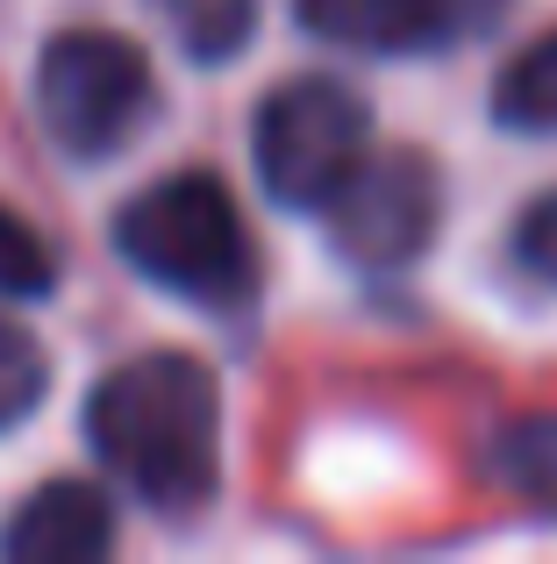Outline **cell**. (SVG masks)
<instances>
[{
  "label": "cell",
  "mask_w": 557,
  "mask_h": 564,
  "mask_svg": "<svg viewBox=\"0 0 557 564\" xmlns=\"http://www.w3.org/2000/svg\"><path fill=\"white\" fill-rule=\"evenodd\" d=\"M114 243L143 279L200 307H237L258 272L251 229H243L229 186L208 172H179V180H157L151 193H136L114 221Z\"/></svg>",
  "instance_id": "7a4b0ae2"
},
{
  "label": "cell",
  "mask_w": 557,
  "mask_h": 564,
  "mask_svg": "<svg viewBox=\"0 0 557 564\" xmlns=\"http://www.w3.org/2000/svg\"><path fill=\"white\" fill-rule=\"evenodd\" d=\"M493 115H501L507 129H557V36L529 43V51L515 57V65L501 72V94H493Z\"/></svg>",
  "instance_id": "30bf717a"
},
{
  "label": "cell",
  "mask_w": 557,
  "mask_h": 564,
  "mask_svg": "<svg viewBox=\"0 0 557 564\" xmlns=\"http://www.w3.org/2000/svg\"><path fill=\"white\" fill-rule=\"evenodd\" d=\"M364 143H372L364 100L336 79H286L251 129L258 180L286 207H329L336 186L364 165Z\"/></svg>",
  "instance_id": "277c9868"
},
{
  "label": "cell",
  "mask_w": 557,
  "mask_h": 564,
  "mask_svg": "<svg viewBox=\"0 0 557 564\" xmlns=\"http://www.w3.org/2000/svg\"><path fill=\"white\" fill-rule=\"evenodd\" d=\"M507 14V0H301V22L336 51L393 57V51H436V43L487 36Z\"/></svg>",
  "instance_id": "8992f818"
},
{
  "label": "cell",
  "mask_w": 557,
  "mask_h": 564,
  "mask_svg": "<svg viewBox=\"0 0 557 564\" xmlns=\"http://www.w3.org/2000/svg\"><path fill=\"white\" fill-rule=\"evenodd\" d=\"M515 258H522V272H536L544 286H557V193H550V200H536L529 215H522Z\"/></svg>",
  "instance_id": "4fadbf2b"
},
{
  "label": "cell",
  "mask_w": 557,
  "mask_h": 564,
  "mask_svg": "<svg viewBox=\"0 0 557 564\" xmlns=\"http://www.w3.org/2000/svg\"><path fill=\"white\" fill-rule=\"evenodd\" d=\"M57 286V258L14 207H0V293H51Z\"/></svg>",
  "instance_id": "8fae6325"
},
{
  "label": "cell",
  "mask_w": 557,
  "mask_h": 564,
  "mask_svg": "<svg viewBox=\"0 0 557 564\" xmlns=\"http://www.w3.org/2000/svg\"><path fill=\"white\" fill-rule=\"evenodd\" d=\"M436 172L422 151H393V158H364L329 200V229H336V250L364 272H401L429 250L436 236Z\"/></svg>",
  "instance_id": "5b68a950"
},
{
  "label": "cell",
  "mask_w": 557,
  "mask_h": 564,
  "mask_svg": "<svg viewBox=\"0 0 557 564\" xmlns=\"http://www.w3.org/2000/svg\"><path fill=\"white\" fill-rule=\"evenodd\" d=\"M36 108L65 158H114L143 137L157 108V79L143 51L108 29H65L36 65Z\"/></svg>",
  "instance_id": "3957f363"
},
{
  "label": "cell",
  "mask_w": 557,
  "mask_h": 564,
  "mask_svg": "<svg viewBox=\"0 0 557 564\" xmlns=\"http://www.w3.org/2000/svg\"><path fill=\"white\" fill-rule=\"evenodd\" d=\"M86 436L143 500L194 508L215 486V379L179 350L114 365L86 400Z\"/></svg>",
  "instance_id": "6da1fadb"
},
{
  "label": "cell",
  "mask_w": 557,
  "mask_h": 564,
  "mask_svg": "<svg viewBox=\"0 0 557 564\" xmlns=\"http://www.w3.org/2000/svg\"><path fill=\"white\" fill-rule=\"evenodd\" d=\"M0 551L14 564H86V557L114 551V508L100 486L57 479L14 508V522L0 529Z\"/></svg>",
  "instance_id": "52a82bcc"
},
{
  "label": "cell",
  "mask_w": 557,
  "mask_h": 564,
  "mask_svg": "<svg viewBox=\"0 0 557 564\" xmlns=\"http://www.w3.org/2000/svg\"><path fill=\"white\" fill-rule=\"evenodd\" d=\"M157 22L172 29V43H179L194 65H222V57H237L243 43H251L258 29V0H151Z\"/></svg>",
  "instance_id": "ba28073f"
},
{
  "label": "cell",
  "mask_w": 557,
  "mask_h": 564,
  "mask_svg": "<svg viewBox=\"0 0 557 564\" xmlns=\"http://www.w3.org/2000/svg\"><path fill=\"white\" fill-rule=\"evenodd\" d=\"M493 479L507 486V494L536 500V508L557 514V414H529V422L501 429V443H493Z\"/></svg>",
  "instance_id": "9c48e42d"
},
{
  "label": "cell",
  "mask_w": 557,
  "mask_h": 564,
  "mask_svg": "<svg viewBox=\"0 0 557 564\" xmlns=\"http://www.w3.org/2000/svg\"><path fill=\"white\" fill-rule=\"evenodd\" d=\"M43 400V350L14 322H0V429H14Z\"/></svg>",
  "instance_id": "7c38bea8"
}]
</instances>
